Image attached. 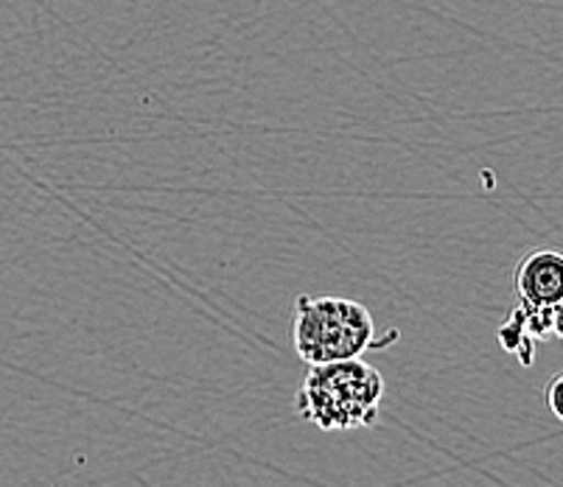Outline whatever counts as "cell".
Listing matches in <instances>:
<instances>
[{
	"label": "cell",
	"mask_w": 563,
	"mask_h": 487,
	"mask_svg": "<svg viewBox=\"0 0 563 487\" xmlns=\"http://www.w3.org/2000/svg\"><path fill=\"white\" fill-rule=\"evenodd\" d=\"M382 401V373L362 358H345L309 367L295 409L320 432H353L376 423Z\"/></svg>",
	"instance_id": "cell-1"
},
{
	"label": "cell",
	"mask_w": 563,
	"mask_h": 487,
	"mask_svg": "<svg viewBox=\"0 0 563 487\" xmlns=\"http://www.w3.org/2000/svg\"><path fill=\"white\" fill-rule=\"evenodd\" d=\"M398 333L378 336L373 314L360 300L347 297H298L291 314V345L309 367L345 358H362L367 351L387 347Z\"/></svg>",
	"instance_id": "cell-2"
},
{
	"label": "cell",
	"mask_w": 563,
	"mask_h": 487,
	"mask_svg": "<svg viewBox=\"0 0 563 487\" xmlns=\"http://www.w3.org/2000/svg\"><path fill=\"white\" fill-rule=\"evenodd\" d=\"M516 302L525 309L563 306V255L558 250H532L514 272Z\"/></svg>",
	"instance_id": "cell-3"
},
{
	"label": "cell",
	"mask_w": 563,
	"mask_h": 487,
	"mask_svg": "<svg viewBox=\"0 0 563 487\" xmlns=\"http://www.w3.org/2000/svg\"><path fill=\"white\" fill-rule=\"evenodd\" d=\"M496 340H499V345L505 347L510 356L519 358L525 367H532V362H536V347H539V342L530 340L525 328H521L519 322H516L510 314L505 317V322H501L499 328H496Z\"/></svg>",
	"instance_id": "cell-4"
},
{
	"label": "cell",
	"mask_w": 563,
	"mask_h": 487,
	"mask_svg": "<svg viewBox=\"0 0 563 487\" xmlns=\"http://www.w3.org/2000/svg\"><path fill=\"white\" fill-rule=\"evenodd\" d=\"M561 384H563V376L558 373V376L550 378V384H547V407H550V412L555 414L558 420L563 418L561 412V403H558V392H561Z\"/></svg>",
	"instance_id": "cell-5"
}]
</instances>
